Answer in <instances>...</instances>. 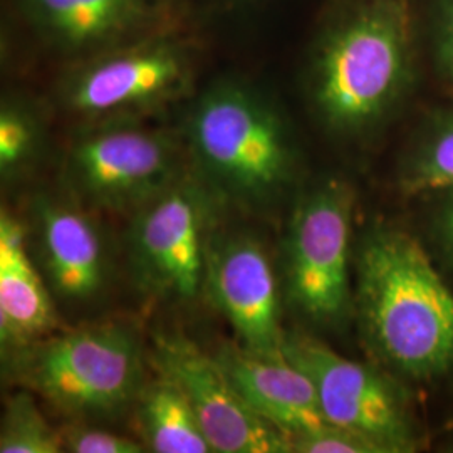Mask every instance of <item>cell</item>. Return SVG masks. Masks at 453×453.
Here are the masks:
<instances>
[{
	"instance_id": "1",
	"label": "cell",
	"mask_w": 453,
	"mask_h": 453,
	"mask_svg": "<svg viewBox=\"0 0 453 453\" xmlns=\"http://www.w3.org/2000/svg\"><path fill=\"white\" fill-rule=\"evenodd\" d=\"M421 50L413 0H331L306 74L324 130L344 142H366L387 130L417 89Z\"/></svg>"
},
{
	"instance_id": "2",
	"label": "cell",
	"mask_w": 453,
	"mask_h": 453,
	"mask_svg": "<svg viewBox=\"0 0 453 453\" xmlns=\"http://www.w3.org/2000/svg\"><path fill=\"white\" fill-rule=\"evenodd\" d=\"M355 316L387 372L417 385L453 380V291L413 234L374 226L361 237Z\"/></svg>"
},
{
	"instance_id": "3",
	"label": "cell",
	"mask_w": 453,
	"mask_h": 453,
	"mask_svg": "<svg viewBox=\"0 0 453 453\" xmlns=\"http://www.w3.org/2000/svg\"><path fill=\"white\" fill-rule=\"evenodd\" d=\"M187 145L198 181L243 211L273 207L289 192L299 155L284 118L257 91L222 82L195 103Z\"/></svg>"
},
{
	"instance_id": "4",
	"label": "cell",
	"mask_w": 453,
	"mask_h": 453,
	"mask_svg": "<svg viewBox=\"0 0 453 453\" xmlns=\"http://www.w3.org/2000/svg\"><path fill=\"white\" fill-rule=\"evenodd\" d=\"M11 365L26 388L73 418L119 415L146 385L140 341L125 324L49 336L12 357Z\"/></svg>"
},
{
	"instance_id": "5",
	"label": "cell",
	"mask_w": 453,
	"mask_h": 453,
	"mask_svg": "<svg viewBox=\"0 0 453 453\" xmlns=\"http://www.w3.org/2000/svg\"><path fill=\"white\" fill-rule=\"evenodd\" d=\"M357 195L340 179H326L301 195L284 242V291L309 323L336 329L355 314Z\"/></svg>"
},
{
	"instance_id": "6",
	"label": "cell",
	"mask_w": 453,
	"mask_h": 453,
	"mask_svg": "<svg viewBox=\"0 0 453 453\" xmlns=\"http://www.w3.org/2000/svg\"><path fill=\"white\" fill-rule=\"evenodd\" d=\"M282 351L311 378L327 423L368 438L381 453H413L425 445L410 391L395 374L341 357L306 333H286Z\"/></svg>"
},
{
	"instance_id": "7",
	"label": "cell",
	"mask_w": 453,
	"mask_h": 453,
	"mask_svg": "<svg viewBox=\"0 0 453 453\" xmlns=\"http://www.w3.org/2000/svg\"><path fill=\"white\" fill-rule=\"evenodd\" d=\"M180 177L177 143L131 116L82 131L65 153V185L88 211L133 215Z\"/></svg>"
},
{
	"instance_id": "8",
	"label": "cell",
	"mask_w": 453,
	"mask_h": 453,
	"mask_svg": "<svg viewBox=\"0 0 453 453\" xmlns=\"http://www.w3.org/2000/svg\"><path fill=\"white\" fill-rule=\"evenodd\" d=\"M213 195L180 177L131 215L130 264L142 291L190 303L205 286Z\"/></svg>"
},
{
	"instance_id": "9",
	"label": "cell",
	"mask_w": 453,
	"mask_h": 453,
	"mask_svg": "<svg viewBox=\"0 0 453 453\" xmlns=\"http://www.w3.org/2000/svg\"><path fill=\"white\" fill-rule=\"evenodd\" d=\"M192 63L177 42L160 37L104 49L74 69L61 96L65 108L91 119L127 118L181 96Z\"/></svg>"
},
{
	"instance_id": "10",
	"label": "cell",
	"mask_w": 453,
	"mask_h": 453,
	"mask_svg": "<svg viewBox=\"0 0 453 453\" xmlns=\"http://www.w3.org/2000/svg\"><path fill=\"white\" fill-rule=\"evenodd\" d=\"M158 374L172 380L194 408L213 452L289 453L291 441L243 402L217 357L183 336L155 340Z\"/></svg>"
},
{
	"instance_id": "11",
	"label": "cell",
	"mask_w": 453,
	"mask_h": 453,
	"mask_svg": "<svg viewBox=\"0 0 453 453\" xmlns=\"http://www.w3.org/2000/svg\"><path fill=\"white\" fill-rule=\"evenodd\" d=\"M205 286L239 344L260 355L282 353L280 286L264 245L249 234L211 239Z\"/></svg>"
},
{
	"instance_id": "12",
	"label": "cell",
	"mask_w": 453,
	"mask_h": 453,
	"mask_svg": "<svg viewBox=\"0 0 453 453\" xmlns=\"http://www.w3.org/2000/svg\"><path fill=\"white\" fill-rule=\"evenodd\" d=\"M29 245L52 296L84 306L108 286L110 254L101 228L74 198L41 195L29 211Z\"/></svg>"
},
{
	"instance_id": "13",
	"label": "cell",
	"mask_w": 453,
	"mask_h": 453,
	"mask_svg": "<svg viewBox=\"0 0 453 453\" xmlns=\"http://www.w3.org/2000/svg\"><path fill=\"white\" fill-rule=\"evenodd\" d=\"M217 361L243 402L289 437L324 426L323 410L306 372L282 353L260 355L237 344L220 348Z\"/></svg>"
},
{
	"instance_id": "14",
	"label": "cell",
	"mask_w": 453,
	"mask_h": 453,
	"mask_svg": "<svg viewBox=\"0 0 453 453\" xmlns=\"http://www.w3.org/2000/svg\"><path fill=\"white\" fill-rule=\"evenodd\" d=\"M52 292L34 259L27 226L0 213V342L16 357L52 336L58 326Z\"/></svg>"
},
{
	"instance_id": "15",
	"label": "cell",
	"mask_w": 453,
	"mask_h": 453,
	"mask_svg": "<svg viewBox=\"0 0 453 453\" xmlns=\"http://www.w3.org/2000/svg\"><path fill=\"white\" fill-rule=\"evenodd\" d=\"M22 7L41 33L67 50L119 46L163 16L162 0H22Z\"/></svg>"
},
{
	"instance_id": "16",
	"label": "cell",
	"mask_w": 453,
	"mask_h": 453,
	"mask_svg": "<svg viewBox=\"0 0 453 453\" xmlns=\"http://www.w3.org/2000/svg\"><path fill=\"white\" fill-rule=\"evenodd\" d=\"M396 183L406 196H428L453 187V104L421 118L398 163Z\"/></svg>"
},
{
	"instance_id": "17",
	"label": "cell",
	"mask_w": 453,
	"mask_h": 453,
	"mask_svg": "<svg viewBox=\"0 0 453 453\" xmlns=\"http://www.w3.org/2000/svg\"><path fill=\"white\" fill-rule=\"evenodd\" d=\"M136 405L138 420L151 452H213L194 408L172 380L160 374L157 381L146 383Z\"/></svg>"
},
{
	"instance_id": "18",
	"label": "cell",
	"mask_w": 453,
	"mask_h": 453,
	"mask_svg": "<svg viewBox=\"0 0 453 453\" xmlns=\"http://www.w3.org/2000/svg\"><path fill=\"white\" fill-rule=\"evenodd\" d=\"M42 123L33 106L19 97H5L0 108V177L4 183L20 180L42 150Z\"/></svg>"
},
{
	"instance_id": "19",
	"label": "cell",
	"mask_w": 453,
	"mask_h": 453,
	"mask_svg": "<svg viewBox=\"0 0 453 453\" xmlns=\"http://www.w3.org/2000/svg\"><path fill=\"white\" fill-rule=\"evenodd\" d=\"M63 452L61 430L49 425L27 391H19L4 408L0 428V453Z\"/></svg>"
},
{
	"instance_id": "20",
	"label": "cell",
	"mask_w": 453,
	"mask_h": 453,
	"mask_svg": "<svg viewBox=\"0 0 453 453\" xmlns=\"http://www.w3.org/2000/svg\"><path fill=\"white\" fill-rule=\"evenodd\" d=\"M418 19L432 69L438 81L453 91V0H425Z\"/></svg>"
},
{
	"instance_id": "21",
	"label": "cell",
	"mask_w": 453,
	"mask_h": 453,
	"mask_svg": "<svg viewBox=\"0 0 453 453\" xmlns=\"http://www.w3.org/2000/svg\"><path fill=\"white\" fill-rule=\"evenodd\" d=\"M291 453H381L368 438L333 423L291 437Z\"/></svg>"
},
{
	"instance_id": "22",
	"label": "cell",
	"mask_w": 453,
	"mask_h": 453,
	"mask_svg": "<svg viewBox=\"0 0 453 453\" xmlns=\"http://www.w3.org/2000/svg\"><path fill=\"white\" fill-rule=\"evenodd\" d=\"M63 452L71 453H140L145 447L133 440L104 428L73 423L61 430Z\"/></svg>"
},
{
	"instance_id": "23",
	"label": "cell",
	"mask_w": 453,
	"mask_h": 453,
	"mask_svg": "<svg viewBox=\"0 0 453 453\" xmlns=\"http://www.w3.org/2000/svg\"><path fill=\"white\" fill-rule=\"evenodd\" d=\"M426 211L428 239L438 257L453 271V187L428 195Z\"/></svg>"
},
{
	"instance_id": "24",
	"label": "cell",
	"mask_w": 453,
	"mask_h": 453,
	"mask_svg": "<svg viewBox=\"0 0 453 453\" xmlns=\"http://www.w3.org/2000/svg\"><path fill=\"white\" fill-rule=\"evenodd\" d=\"M452 447H453V441H452Z\"/></svg>"
}]
</instances>
